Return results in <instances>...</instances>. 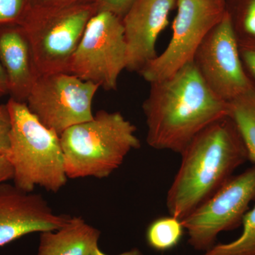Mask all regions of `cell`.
<instances>
[{"label": "cell", "instance_id": "cell-1", "mask_svg": "<svg viewBox=\"0 0 255 255\" xmlns=\"http://www.w3.org/2000/svg\"><path fill=\"white\" fill-rule=\"evenodd\" d=\"M142 108L148 145L179 155L199 132L230 113L229 102L209 88L194 61L151 83Z\"/></svg>", "mask_w": 255, "mask_h": 255}, {"label": "cell", "instance_id": "cell-2", "mask_svg": "<svg viewBox=\"0 0 255 255\" xmlns=\"http://www.w3.org/2000/svg\"><path fill=\"white\" fill-rule=\"evenodd\" d=\"M181 156L180 167L166 197L169 214L180 220L207 200L248 160L246 145L230 117L199 132Z\"/></svg>", "mask_w": 255, "mask_h": 255}, {"label": "cell", "instance_id": "cell-3", "mask_svg": "<svg viewBox=\"0 0 255 255\" xmlns=\"http://www.w3.org/2000/svg\"><path fill=\"white\" fill-rule=\"evenodd\" d=\"M136 131L121 112L105 110L69 128L60 136L67 177H110L132 150L140 148Z\"/></svg>", "mask_w": 255, "mask_h": 255}, {"label": "cell", "instance_id": "cell-4", "mask_svg": "<svg viewBox=\"0 0 255 255\" xmlns=\"http://www.w3.org/2000/svg\"><path fill=\"white\" fill-rule=\"evenodd\" d=\"M11 117L7 157L14 169V186L26 192L35 187L57 193L68 181L60 135L45 127L25 102L10 98Z\"/></svg>", "mask_w": 255, "mask_h": 255}, {"label": "cell", "instance_id": "cell-5", "mask_svg": "<svg viewBox=\"0 0 255 255\" xmlns=\"http://www.w3.org/2000/svg\"><path fill=\"white\" fill-rule=\"evenodd\" d=\"M97 3L31 8L20 23L31 46L39 76L69 73L70 62Z\"/></svg>", "mask_w": 255, "mask_h": 255}, {"label": "cell", "instance_id": "cell-6", "mask_svg": "<svg viewBox=\"0 0 255 255\" xmlns=\"http://www.w3.org/2000/svg\"><path fill=\"white\" fill-rule=\"evenodd\" d=\"M127 65L122 18L110 11H97L87 23L70 62L69 73L106 91H114Z\"/></svg>", "mask_w": 255, "mask_h": 255}, {"label": "cell", "instance_id": "cell-7", "mask_svg": "<svg viewBox=\"0 0 255 255\" xmlns=\"http://www.w3.org/2000/svg\"><path fill=\"white\" fill-rule=\"evenodd\" d=\"M177 14L167 48L140 72L149 82L172 76L194 61L198 48L227 11V0H177Z\"/></svg>", "mask_w": 255, "mask_h": 255}, {"label": "cell", "instance_id": "cell-8", "mask_svg": "<svg viewBox=\"0 0 255 255\" xmlns=\"http://www.w3.org/2000/svg\"><path fill=\"white\" fill-rule=\"evenodd\" d=\"M255 200V164L232 177L207 200L182 220L189 245L206 252L215 246L220 233L236 229L243 223Z\"/></svg>", "mask_w": 255, "mask_h": 255}, {"label": "cell", "instance_id": "cell-9", "mask_svg": "<svg viewBox=\"0 0 255 255\" xmlns=\"http://www.w3.org/2000/svg\"><path fill=\"white\" fill-rule=\"evenodd\" d=\"M100 88L70 73L41 75L26 104L41 124L60 136L69 128L93 119L92 102Z\"/></svg>", "mask_w": 255, "mask_h": 255}, {"label": "cell", "instance_id": "cell-10", "mask_svg": "<svg viewBox=\"0 0 255 255\" xmlns=\"http://www.w3.org/2000/svg\"><path fill=\"white\" fill-rule=\"evenodd\" d=\"M194 65L209 88L230 102L254 83L241 59L238 36L227 9L198 48Z\"/></svg>", "mask_w": 255, "mask_h": 255}, {"label": "cell", "instance_id": "cell-11", "mask_svg": "<svg viewBox=\"0 0 255 255\" xmlns=\"http://www.w3.org/2000/svg\"><path fill=\"white\" fill-rule=\"evenodd\" d=\"M70 219L55 214L40 194L0 185V247L29 233L56 231Z\"/></svg>", "mask_w": 255, "mask_h": 255}, {"label": "cell", "instance_id": "cell-12", "mask_svg": "<svg viewBox=\"0 0 255 255\" xmlns=\"http://www.w3.org/2000/svg\"><path fill=\"white\" fill-rule=\"evenodd\" d=\"M176 4L177 0H136L124 15L127 70L139 73L157 56V38L168 26Z\"/></svg>", "mask_w": 255, "mask_h": 255}, {"label": "cell", "instance_id": "cell-13", "mask_svg": "<svg viewBox=\"0 0 255 255\" xmlns=\"http://www.w3.org/2000/svg\"><path fill=\"white\" fill-rule=\"evenodd\" d=\"M0 63L7 78L11 98L26 103L39 75L21 25L0 26Z\"/></svg>", "mask_w": 255, "mask_h": 255}, {"label": "cell", "instance_id": "cell-14", "mask_svg": "<svg viewBox=\"0 0 255 255\" xmlns=\"http://www.w3.org/2000/svg\"><path fill=\"white\" fill-rule=\"evenodd\" d=\"M100 231L81 217H70L56 231L41 233L37 255H94Z\"/></svg>", "mask_w": 255, "mask_h": 255}, {"label": "cell", "instance_id": "cell-15", "mask_svg": "<svg viewBox=\"0 0 255 255\" xmlns=\"http://www.w3.org/2000/svg\"><path fill=\"white\" fill-rule=\"evenodd\" d=\"M229 106V117L243 138L248 160L255 164V81L248 91L231 101Z\"/></svg>", "mask_w": 255, "mask_h": 255}, {"label": "cell", "instance_id": "cell-16", "mask_svg": "<svg viewBox=\"0 0 255 255\" xmlns=\"http://www.w3.org/2000/svg\"><path fill=\"white\" fill-rule=\"evenodd\" d=\"M184 232L182 220L169 215L154 220L149 225L146 241L154 251L164 253L175 248L182 241Z\"/></svg>", "mask_w": 255, "mask_h": 255}, {"label": "cell", "instance_id": "cell-17", "mask_svg": "<svg viewBox=\"0 0 255 255\" xmlns=\"http://www.w3.org/2000/svg\"><path fill=\"white\" fill-rule=\"evenodd\" d=\"M243 232L237 239L215 245L202 255H255V206L243 218Z\"/></svg>", "mask_w": 255, "mask_h": 255}, {"label": "cell", "instance_id": "cell-18", "mask_svg": "<svg viewBox=\"0 0 255 255\" xmlns=\"http://www.w3.org/2000/svg\"><path fill=\"white\" fill-rule=\"evenodd\" d=\"M231 14L238 38H255V0H229Z\"/></svg>", "mask_w": 255, "mask_h": 255}, {"label": "cell", "instance_id": "cell-19", "mask_svg": "<svg viewBox=\"0 0 255 255\" xmlns=\"http://www.w3.org/2000/svg\"><path fill=\"white\" fill-rule=\"evenodd\" d=\"M30 9V0H0V26L19 25Z\"/></svg>", "mask_w": 255, "mask_h": 255}, {"label": "cell", "instance_id": "cell-20", "mask_svg": "<svg viewBox=\"0 0 255 255\" xmlns=\"http://www.w3.org/2000/svg\"><path fill=\"white\" fill-rule=\"evenodd\" d=\"M241 59L246 71L255 81V38H238Z\"/></svg>", "mask_w": 255, "mask_h": 255}, {"label": "cell", "instance_id": "cell-21", "mask_svg": "<svg viewBox=\"0 0 255 255\" xmlns=\"http://www.w3.org/2000/svg\"><path fill=\"white\" fill-rule=\"evenodd\" d=\"M11 117L7 106L0 105V155H7L10 148Z\"/></svg>", "mask_w": 255, "mask_h": 255}, {"label": "cell", "instance_id": "cell-22", "mask_svg": "<svg viewBox=\"0 0 255 255\" xmlns=\"http://www.w3.org/2000/svg\"><path fill=\"white\" fill-rule=\"evenodd\" d=\"M136 0H98V11H108L123 18Z\"/></svg>", "mask_w": 255, "mask_h": 255}, {"label": "cell", "instance_id": "cell-23", "mask_svg": "<svg viewBox=\"0 0 255 255\" xmlns=\"http://www.w3.org/2000/svg\"><path fill=\"white\" fill-rule=\"evenodd\" d=\"M98 0H30L31 8L63 7L74 5L97 3Z\"/></svg>", "mask_w": 255, "mask_h": 255}, {"label": "cell", "instance_id": "cell-24", "mask_svg": "<svg viewBox=\"0 0 255 255\" xmlns=\"http://www.w3.org/2000/svg\"><path fill=\"white\" fill-rule=\"evenodd\" d=\"M14 169L6 155H0V185L3 182L13 179Z\"/></svg>", "mask_w": 255, "mask_h": 255}, {"label": "cell", "instance_id": "cell-25", "mask_svg": "<svg viewBox=\"0 0 255 255\" xmlns=\"http://www.w3.org/2000/svg\"><path fill=\"white\" fill-rule=\"evenodd\" d=\"M9 94L7 78L2 65L0 63V97Z\"/></svg>", "mask_w": 255, "mask_h": 255}, {"label": "cell", "instance_id": "cell-26", "mask_svg": "<svg viewBox=\"0 0 255 255\" xmlns=\"http://www.w3.org/2000/svg\"><path fill=\"white\" fill-rule=\"evenodd\" d=\"M94 255H107L105 254V253H102V251H100V249L97 250V252L95 253ZM118 255H142L141 252L139 251L137 249H132L131 251L126 252V253H122V254Z\"/></svg>", "mask_w": 255, "mask_h": 255}]
</instances>
